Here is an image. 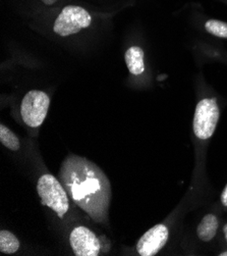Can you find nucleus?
Segmentation results:
<instances>
[{
	"label": "nucleus",
	"mask_w": 227,
	"mask_h": 256,
	"mask_svg": "<svg viewBox=\"0 0 227 256\" xmlns=\"http://www.w3.org/2000/svg\"><path fill=\"white\" fill-rule=\"evenodd\" d=\"M124 60L132 74L140 76L145 72V52L140 46H131L124 54Z\"/></svg>",
	"instance_id": "nucleus-8"
},
{
	"label": "nucleus",
	"mask_w": 227,
	"mask_h": 256,
	"mask_svg": "<svg viewBox=\"0 0 227 256\" xmlns=\"http://www.w3.org/2000/svg\"><path fill=\"white\" fill-rule=\"evenodd\" d=\"M0 142L12 151H16L20 147V143L16 135L3 124H0Z\"/></svg>",
	"instance_id": "nucleus-12"
},
{
	"label": "nucleus",
	"mask_w": 227,
	"mask_h": 256,
	"mask_svg": "<svg viewBox=\"0 0 227 256\" xmlns=\"http://www.w3.org/2000/svg\"><path fill=\"white\" fill-rule=\"evenodd\" d=\"M220 108L215 97H204L199 100L196 106L193 131L199 140L210 139L218 124Z\"/></svg>",
	"instance_id": "nucleus-3"
},
{
	"label": "nucleus",
	"mask_w": 227,
	"mask_h": 256,
	"mask_svg": "<svg viewBox=\"0 0 227 256\" xmlns=\"http://www.w3.org/2000/svg\"><path fill=\"white\" fill-rule=\"evenodd\" d=\"M37 192L43 206L51 208L58 218H64L68 212L69 202L66 190L60 181L52 174H45L38 180Z\"/></svg>",
	"instance_id": "nucleus-2"
},
{
	"label": "nucleus",
	"mask_w": 227,
	"mask_h": 256,
	"mask_svg": "<svg viewBox=\"0 0 227 256\" xmlns=\"http://www.w3.org/2000/svg\"><path fill=\"white\" fill-rule=\"evenodd\" d=\"M169 238V228L164 224H158L140 238L137 251L141 256H154L166 245Z\"/></svg>",
	"instance_id": "nucleus-7"
},
{
	"label": "nucleus",
	"mask_w": 227,
	"mask_h": 256,
	"mask_svg": "<svg viewBox=\"0 0 227 256\" xmlns=\"http://www.w3.org/2000/svg\"><path fill=\"white\" fill-rule=\"evenodd\" d=\"M219 220L218 218L213 214H206L200 222L197 228V235L199 239L203 242L212 241L218 231Z\"/></svg>",
	"instance_id": "nucleus-9"
},
{
	"label": "nucleus",
	"mask_w": 227,
	"mask_h": 256,
	"mask_svg": "<svg viewBox=\"0 0 227 256\" xmlns=\"http://www.w3.org/2000/svg\"><path fill=\"white\" fill-rule=\"evenodd\" d=\"M59 178L71 200L96 222L108 220L112 191L105 172L86 158L69 154L62 162Z\"/></svg>",
	"instance_id": "nucleus-1"
},
{
	"label": "nucleus",
	"mask_w": 227,
	"mask_h": 256,
	"mask_svg": "<svg viewBox=\"0 0 227 256\" xmlns=\"http://www.w3.org/2000/svg\"><path fill=\"white\" fill-rule=\"evenodd\" d=\"M220 200H221L222 206H225V208H227V185L225 186V188H224V190H223V192H222V194H221Z\"/></svg>",
	"instance_id": "nucleus-13"
},
{
	"label": "nucleus",
	"mask_w": 227,
	"mask_h": 256,
	"mask_svg": "<svg viewBox=\"0 0 227 256\" xmlns=\"http://www.w3.org/2000/svg\"><path fill=\"white\" fill-rule=\"evenodd\" d=\"M69 243L77 256H97L100 253L101 244L98 237L84 226L72 230L69 235Z\"/></svg>",
	"instance_id": "nucleus-6"
},
{
	"label": "nucleus",
	"mask_w": 227,
	"mask_h": 256,
	"mask_svg": "<svg viewBox=\"0 0 227 256\" xmlns=\"http://www.w3.org/2000/svg\"><path fill=\"white\" fill-rule=\"evenodd\" d=\"M41 2L46 6H51L55 4L58 2V0H41Z\"/></svg>",
	"instance_id": "nucleus-14"
},
{
	"label": "nucleus",
	"mask_w": 227,
	"mask_h": 256,
	"mask_svg": "<svg viewBox=\"0 0 227 256\" xmlns=\"http://www.w3.org/2000/svg\"><path fill=\"white\" fill-rule=\"evenodd\" d=\"M50 106L47 93L31 90L23 96L20 104V116L23 122L31 128L40 126L45 120Z\"/></svg>",
	"instance_id": "nucleus-5"
},
{
	"label": "nucleus",
	"mask_w": 227,
	"mask_h": 256,
	"mask_svg": "<svg viewBox=\"0 0 227 256\" xmlns=\"http://www.w3.org/2000/svg\"><path fill=\"white\" fill-rule=\"evenodd\" d=\"M93 18L89 10L80 6H64L53 22V31L60 37H68L88 29Z\"/></svg>",
	"instance_id": "nucleus-4"
},
{
	"label": "nucleus",
	"mask_w": 227,
	"mask_h": 256,
	"mask_svg": "<svg viewBox=\"0 0 227 256\" xmlns=\"http://www.w3.org/2000/svg\"><path fill=\"white\" fill-rule=\"evenodd\" d=\"M223 235H224V238L227 242V224H225L224 226H223Z\"/></svg>",
	"instance_id": "nucleus-15"
},
{
	"label": "nucleus",
	"mask_w": 227,
	"mask_h": 256,
	"mask_svg": "<svg viewBox=\"0 0 227 256\" xmlns=\"http://www.w3.org/2000/svg\"><path fill=\"white\" fill-rule=\"evenodd\" d=\"M219 255H220V256H227V251H224V252L220 253Z\"/></svg>",
	"instance_id": "nucleus-16"
},
{
	"label": "nucleus",
	"mask_w": 227,
	"mask_h": 256,
	"mask_svg": "<svg viewBox=\"0 0 227 256\" xmlns=\"http://www.w3.org/2000/svg\"><path fill=\"white\" fill-rule=\"evenodd\" d=\"M19 249V241L15 235L6 230L0 232V251L5 254H13Z\"/></svg>",
	"instance_id": "nucleus-11"
},
{
	"label": "nucleus",
	"mask_w": 227,
	"mask_h": 256,
	"mask_svg": "<svg viewBox=\"0 0 227 256\" xmlns=\"http://www.w3.org/2000/svg\"><path fill=\"white\" fill-rule=\"evenodd\" d=\"M204 30L211 36L227 40V22L208 18L203 24Z\"/></svg>",
	"instance_id": "nucleus-10"
}]
</instances>
